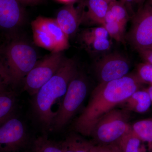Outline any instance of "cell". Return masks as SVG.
I'll list each match as a JSON object with an SVG mask.
<instances>
[{"label":"cell","mask_w":152,"mask_h":152,"mask_svg":"<svg viewBox=\"0 0 152 152\" xmlns=\"http://www.w3.org/2000/svg\"><path fill=\"white\" fill-rule=\"evenodd\" d=\"M94 144L76 133L70 134L60 142L62 152H91Z\"/></svg>","instance_id":"15"},{"label":"cell","mask_w":152,"mask_h":152,"mask_svg":"<svg viewBox=\"0 0 152 152\" xmlns=\"http://www.w3.org/2000/svg\"><path fill=\"white\" fill-rule=\"evenodd\" d=\"M88 90V82L77 72L71 80L62 102L56 111L52 129L58 131L65 126L83 102Z\"/></svg>","instance_id":"5"},{"label":"cell","mask_w":152,"mask_h":152,"mask_svg":"<svg viewBox=\"0 0 152 152\" xmlns=\"http://www.w3.org/2000/svg\"><path fill=\"white\" fill-rule=\"evenodd\" d=\"M117 21L116 20L115 16L113 14L112 12L111 11L108 10L107 14H106L105 16L104 19V21L103 24L109 23H113V22Z\"/></svg>","instance_id":"27"},{"label":"cell","mask_w":152,"mask_h":152,"mask_svg":"<svg viewBox=\"0 0 152 152\" xmlns=\"http://www.w3.org/2000/svg\"><path fill=\"white\" fill-rule=\"evenodd\" d=\"M152 102L146 90L136 91L120 105L128 111L143 113L148 110Z\"/></svg>","instance_id":"13"},{"label":"cell","mask_w":152,"mask_h":152,"mask_svg":"<svg viewBox=\"0 0 152 152\" xmlns=\"http://www.w3.org/2000/svg\"><path fill=\"white\" fill-rule=\"evenodd\" d=\"M142 82L136 74L99 83L91 95L88 104L74 123L75 130L83 136H91L95 125L109 112L140 89Z\"/></svg>","instance_id":"1"},{"label":"cell","mask_w":152,"mask_h":152,"mask_svg":"<svg viewBox=\"0 0 152 152\" xmlns=\"http://www.w3.org/2000/svg\"><path fill=\"white\" fill-rule=\"evenodd\" d=\"M109 9L113 14L117 21L126 26L129 15L126 7L123 3L117 1L111 2L109 4Z\"/></svg>","instance_id":"20"},{"label":"cell","mask_w":152,"mask_h":152,"mask_svg":"<svg viewBox=\"0 0 152 152\" xmlns=\"http://www.w3.org/2000/svg\"><path fill=\"white\" fill-rule=\"evenodd\" d=\"M102 26L107 30L109 36H110L115 40L118 42H122L124 40L126 25L115 21L113 23L104 24Z\"/></svg>","instance_id":"22"},{"label":"cell","mask_w":152,"mask_h":152,"mask_svg":"<svg viewBox=\"0 0 152 152\" xmlns=\"http://www.w3.org/2000/svg\"><path fill=\"white\" fill-rule=\"evenodd\" d=\"M121 152H151L148 145L130 131L118 142Z\"/></svg>","instance_id":"16"},{"label":"cell","mask_w":152,"mask_h":152,"mask_svg":"<svg viewBox=\"0 0 152 152\" xmlns=\"http://www.w3.org/2000/svg\"><path fill=\"white\" fill-rule=\"evenodd\" d=\"M91 152H121L118 144L101 145L94 144Z\"/></svg>","instance_id":"25"},{"label":"cell","mask_w":152,"mask_h":152,"mask_svg":"<svg viewBox=\"0 0 152 152\" xmlns=\"http://www.w3.org/2000/svg\"><path fill=\"white\" fill-rule=\"evenodd\" d=\"M109 3L111 2L114 1H117V0H107Z\"/></svg>","instance_id":"34"},{"label":"cell","mask_w":152,"mask_h":152,"mask_svg":"<svg viewBox=\"0 0 152 152\" xmlns=\"http://www.w3.org/2000/svg\"><path fill=\"white\" fill-rule=\"evenodd\" d=\"M0 64L7 83L16 85L23 81L38 62L35 49L27 42L13 39L3 49Z\"/></svg>","instance_id":"3"},{"label":"cell","mask_w":152,"mask_h":152,"mask_svg":"<svg viewBox=\"0 0 152 152\" xmlns=\"http://www.w3.org/2000/svg\"><path fill=\"white\" fill-rule=\"evenodd\" d=\"M34 42L51 53H60L69 47V37L60 27L56 19L37 17L31 23Z\"/></svg>","instance_id":"6"},{"label":"cell","mask_w":152,"mask_h":152,"mask_svg":"<svg viewBox=\"0 0 152 152\" xmlns=\"http://www.w3.org/2000/svg\"><path fill=\"white\" fill-rule=\"evenodd\" d=\"M130 69L129 60L121 54L114 53L105 56L98 62L96 72L100 83H104L126 76Z\"/></svg>","instance_id":"10"},{"label":"cell","mask_w":152,"mask_h":152,"mask_svg":"<svg viewBox=\"0 0 152 152\" xmlns=\"http://www.w3.org/2000/svg\"><path fill=\"white\" fill-rule=\"evenodd\" d=\"M142 0H134V2L136 3H139Z\"/></svg>","instance_id":"33"},{"label":"cell","mask_w":152,"mask_h":152,"mask_svg":"<svg viewBox=\"0 0 152 152\" xmlns=\"http://www.w3.org/2000/svg\"><path fill=\"white\" fill-rule=\"evenodd\" d=\"M129 111L114 109L105 115L93 129L91 137L96 145L118 143L131 130Z\"/></svg>","instance_id":"4"},{"label":"cell","mask_w":152,"mask_h":152,"mask_svg":"<svg viewBox=\"0 0 152 152\" xmlns=\"http://www.w3.org/2000/svg\"><path fill=\"white\" fill-rule=\"evenodd\" d=\"M34 152H62L60 143L51 140L44 135L34 141Z\"/></svg>","instance_id":"19"},{"label":"cell","mask_w":152,"mask_h":152,"mask_svg":"<svg viewBox=\"0 0 152 152\" xmlns=\"http://www.w3.org/2000/svg\"><path fill=\"white\" fill-rule=\"evenodd\" d=\"M131 130L150 147L152 143V118L136 122L131 125Z\"/></svg>","instance_id":"18"},{"label":"cell","mask_w":152,"mask_h":152,"mask_svg":"<svg viewBox=\"0 0 152 152\" xmlns=\"http://www.w3.org/2000/svg\"><path fill=\"white\" fill-rule=\"evenodd\" d=\"M21 4H26L30 5H34L40 4L43 0H18Z\"/></svg>","instance_id":"29"},{"label":"cell","mask_w":152,"mask_h":152,"mask_svg":"<svg viewBox=\"0 0 152 152\" xmlns=\"http://www.w3.org/2000/svg\"><path fill=\"white\" fill-rule=\"evenodd\" d=\"M64 58L61 52L51 54L39 61L24 79V89L34 96L56 73Z\"/></svg>","instance_id":"7"},{"label":"cell","mask_w":152,"mask_h":152,"mask_svg":"<svg viewBox=\"0 0 152 152\" xmlns=\"http://www.w3.org/2000/svg\"><path fill=\"white\" fill-rule=\"evenodd\" d=\"M18 0H0V28L12 31L23 23L24 12Z\"/></svg>","instance_id":"11"},{"label":"cell","mask_w":152,"mask_h":152,"mask_svg":"<svg viewBox=\"0 0 152 152\" xmlns=\"http://www.w3.org/2000/svg\"><path fill=\"white\" fill-rule=\"evenodd\" d=\"M15 104L13 93L5 90L0 92V126L12 116Z\"/></svg>","instance_id":"17"},{"label":"cell","mask_w":152,"mask_h":152,"mask_svg":"<svg viewBox=\"0 0 152 152\" xmlns=\"http://www.w3.org/2000/svg\"><path fill=\"white\" fill-rule=\"evenodd\" d=\"M136 75L143 83L152 85V65L151 64L147 63L139 65Z\"/></svg>","instance_id":"23"},{"label":"cell","mask_w":152,"mask_h":152,"mask_svg":"<svg viewBox=\"0 0 152 152\" xmlns=\"http://www.w3.org/2000/svg\"><path fill=\"white\" fill-rule=\"evenodd\" d=\"M141 51L143 56L146 60L147 63L152 65V48Z\"/></svg>","instance_id":"26"},{"label":"cell","mask_w":152,"mask_h":152,"mask_svg":"<svg viewBox=\"0 0 152 152\" xmlns=\"http://www.w3.org/2000/svg\"><path fill=\"white\" fill-rule=\"evenodd\" d=\"M150 150H151V151L152 152V143L151 144V145H150Z\"/></svg>","instance_id":"35"},{"label":"cell","mask_w":152,"mask_h":152,"mask_svg":"<svg viewBox=\"0 0 152 152\" xmlns=\"http://www.w3.org/2000/svg\"><path fill=\"white\" fill-rule=\"evenodd\" d=\"M146 90L147 92H148L149 95L152 103V85H151V86L148 88Z\"/></svg>","instance_id":"31"},{"label":"cell","mask_w":152,"mask_h":152,"mask_svg":"<svg viewBox=\"0 0 152 152\" xmlns=\"http://www.w3.org/2000/svg\"><path fill=\"white\" fill-rule=\"evenodd\" d=\"M7 83L4 74L3 73L2 69L0 64V92L5 90L4 89V86Z\"/></svg>","instance_id":"28"},{"label":"cell","mask_w":152,"mask_h":152,"mask_svg":"<svg viewBox=\"0 0 152 152\" xmlns=\"http://www.w3.org/2000/svg\"><path fill=\"white\" fill-rule=\"evenodd\" d=\"M61 2L66 3V4H69L71 3H73L75 0H57Z\"/></svg>","instance_id":"32"},{"label":"cell","mask_w":152,"mask_h":152,"mask_svg":"<svg viewBox=\"0 0 152 152\" xmlns=\"http://www.w3.org/2000/svg\"><path fill=\"white\" fill-rule=\"evenodd\" d=\"M83 13H81L72 3L62 8L55 19L60 27L69 37L77 31L83 21Z\"/></svg>","instance_id":"12"},{"label":"cell","mask_w":152,"mask_h":152,"mask_svg":"<svg viewBox=\"0 0 152 152\" xmlns=\"http://www.w3.org/2000/svg\"><path fill=\"white\" fill-rule=\"evenodd\" d=\"M82 39L86 45L96 51H105L111 46V42L108 38L82 37Z\"/></svg>","instance_id":"21"},{"label":"cell","mask_w":152,"mask_h":152,"mask_svg":"<svg viewBox=\"0 0 152 152\" xmlns=\"http://www.w3.org/2000/svg\"><path fill=\"white\" fill-rule=\"evenodd\" d=\"M109 34L104 27L93 28L84 31L82 37L108 38Z\"/></svg>","instance_id":"24"},{"label":"cell","mask_w":152,"mask_h":152,"mask_svg":"<svg viewBox=\"0 0 152 152\" xmlns=\"http://www.w3.org/2000/svg\"><path fill=\"white\" fill-rule=\"evenodd\" d=\"M121 1L123 3L126 7H130L132 3L134 2V0H121Z\"/></svg>","instance_id":"30"},{"label":"cell","mask_w":152,"mask_h":152,"mask_svg":"<svg viewBox=\"0 0 152 152\" xmlns=\"http://www.w3.org/2000/svg\"><path fill=\"white\" fill-rule=\"evenodd\" d=\"M77 72L75 61L65 58L53 76L34 95L32 107L34 116L47 130L52 129L56 113L52 110L56 101L63 97L71 80Z\"/></svg>","instance_id":"2"},{"label":"cell","mask_w":152,"mask_h":152,"mask_svg":"<svg viewBox=\"0 0 152 152\" xmlns=\"http://www.w3.org/2000/svg\"><path fill=\"white\" fill-rule=\"evenodd\" d=\"M26 127L20 120L13 116L0 126V152H16L27 142Z\"/></svg>","instance_id":"8"},{"label":"cell","mask_w":152,"mask_h":152,"mask_svg":"<svg viewBox=\"0 0 152 152\" xmlns=\"http://www.w3.org/2000/svg\"><path fill=\"white\" fill-rule=\"evenodd\" d=\"M109 4L107 0H88V10L86 13H83V20L85 18L92 23L102 26L109 10Z\"/></svg>","instance_id":"14"},{"label":"cell","mask_w":152,"mask_h":152,"mask_svg":"<svg viewBox=\"0 0 152 152\" xmlns=\"http://www.w3.org/2000/svg\"><path fill=\"white\" fill-rule=\"evenodd\" d=\"M128 39L140 50L152 48V9H143L136 14Z\"/></svg>","instance_id":"9"}]
</instances>
